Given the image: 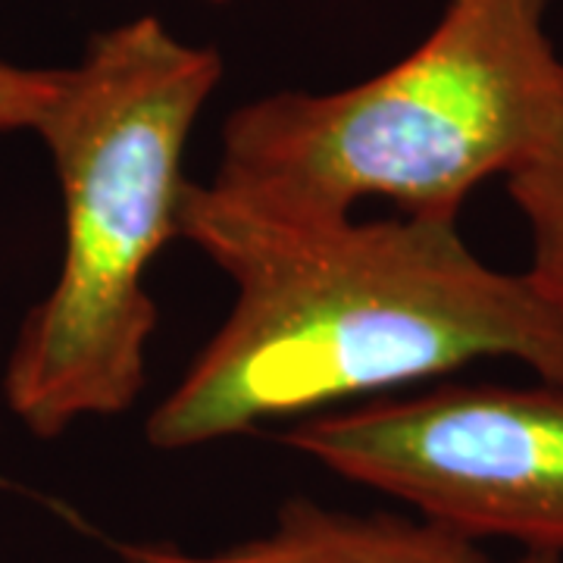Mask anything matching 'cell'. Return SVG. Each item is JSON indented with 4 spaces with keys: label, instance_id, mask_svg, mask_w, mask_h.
I'll return each mask as SVG.
<instances>
[{
    "label": "cell",
    "instance_id": "cell-1",
    "mask_svg": "<svg viewBox=\"0 0 563 563\" xmlns=\"http://www.w3.org/2000/svg\"><path fill=\"white\" fill-rule=\"evenodd\" d=\"M179 239L232 282V307L151 410L157 451L301 420L495 357L563 388V317L526 273L479 261L457 222L269 220L188 181Z\"/></svg>",
    "mask_w": 563,
    "mask_h": 563
},
{
    "label": "cell",
    "instance_id": "cell-2",
    "mask_svg": "<svg viewBox=\"0 0 563 563\" xmlns=\"http://www.w3.org/2000/svg\"><path fill=\"white\" fill-rule=\"evenodd\" d=\"M220 81V54L157 16L98 32L60 69L32 129L60 181V273L29 310L3 373L7 407L32 435L125 413L144 391L157 329L144 279L179 239L185 151Z\"/></svg>",
    "mask_w": 563,
    "mask_h": 563
},
{
    "label": "cell",
    "instance_id": "cell-3",
    "mask_svg": "<svg viewBox=\"0 0 563 563\" xmlns=\"http://www.w3.org/2000/svg\"><path fill=\"white\" fill-rule=\"evenodd\" d=\"M561 117L544 0H448L429 38L379 76L232 110L210 188L285 222L351 220L369 198L457 222L466 198L532 157Z\"/></svg>",
    "mask_w": 563,
    "mask_h": 563
},
{
    "label": "cell",
    "instance_id": "cell-4",
    "mask_svg": "<svg viewBox=\"0 0 563 563\" xmlns=\"http://www.w3.org/2000/svg\"><path fill=\"white\" fill-rule=\"evenodd\" d=\"M335 476L473 542L563 558V388L439 385L322 410L282 432Z\"/></svg>",
    "mask_w": 563,
    "mask_h": 563
},
{
    "label": "cell",
    "instance_id": "cell-5",
    "mask_svg": "<svg viewBox=\"0 0 563 563\" xmlns=\"http://www.w3.org/2000/svg\"><path fill=\"white\" fill-rule=\"evenodd\" d=\"M122 563H488L479 544L422 517L347 514L307 498L279 507L273 529L220 551L169 542H117ZM510 563H563L561 554L523 551Z\"/></svg>",
    "mask_w": 563,
    "mask_h": 563
},
{
    "label": "cell",
    "instance_id": "cell-6",
    "mask_svg": "<svg viewBox=\"0 0 563 563\" xmlns=\"http://www.w3.org/2000/svg\"><path fill=\"white\" fill-rule=\"evenodd\" d=\"M507 191L532 244L526 279L563 317V117L542 147L507 173Z\"/></svg>",
    "mask_w": 563,
    "mask_h": 563
},
{
    "label": "cell",
    "instance_id": "cell-7",
    "mask_svg": "<svg viewBox=\"0 0 563 563\" xmlns=\"http://www.w3.org/2000/svg\"><path fill=\"white\" fill-rule=\"evenodd\" d=\"M60 69H29L0 60V132L35 129L57 91Z\"/></svg>",
    "mask_w": 563,
    "mask_h": 563
},
{
    "label": "cell",
    "instance_id": "cell-8",
    "mask_svg": "<svg viewBox=\"0 0 563 563\" xmlns=\"http://www.w3.org/2000/svg\"><path fill=\"white\" fill-rule=\"evenodd\" d=\"M207 3H229V0H207Z\"/></svg>",
    "mask_w": 563,
    "mask_h": 563
}]
</instances>
